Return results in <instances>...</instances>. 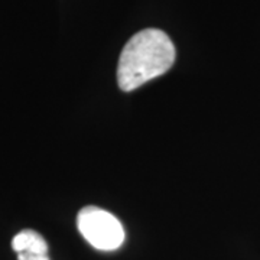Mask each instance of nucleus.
Masks as SVG:
<instances>
[{
    "instance_id": "2",
    "label": "nucleus",
    "mask_w": 260,
    "mask_h": 260,
    "mask_svg": "<svg viewBox=\"0 0 260 260\" xmlns=\"http://www.w3.org/2000/svg\"><path fill=\"white\" fill-rule=\"evenodd\" d=\"M77 227L94 249L113 251L124 242V229L109 211L99 207H85L77 215Z\"/></svg>"
},
{
    "instance_id": "4",
    "label": "nucleus",
    "mask_w": 260,
    "mask_h": 260,
    "mask_svg": "<svg viewBox=\"0 0 260 260\" xmlns=\"http://www.w3.org/2000/svg\"><path fill=\"white\" fill-rule=\"evenodd\" d=\"M19 260H49L48 254H37V253H19Z\"/></svg>"
},
{
    "instance_id": "1",
    "label": "nucleus",
    "mask_w": 260,
    "mask_h": 260,
    "mask_svg": "<svg viewBox=\"0 0 260 260\" xmlns=\"http://www.w3.org/2000/svg\"><path fill=\"white\" fill-rule=\"evenodd\" d=\"M175 47L164 30L145 29L124 45L117 65V83L123 91H133L175 62Z\"/></svg>"
},
{
    "instance_id": "3",
    "label": "nucleus",
    "mask_w": 260,
    "mask_h": 260,
    "mask_svg": "<svg viewBox=\"0 0 260 260\" xmlns=\"http://www.w3.org/2000/svg\"><path fill=\"white\" fill-rule=\"evenodd\" d=\"M12 249L16 253H37L48 254V244L45 239L34 230H23L18 233L12 240Z\"/></svg>"
}]
</instances>
